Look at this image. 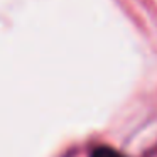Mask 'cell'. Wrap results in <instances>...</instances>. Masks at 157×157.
Instances as JSON below:
<instances>
[{
  "mask_svg": "<svg viewBox=\"0 0 157 157\" xmlns=\"http://www.w3.org/2000/svg\"><path fill=\"white\" fill-rule=\"evenodd\" d=\"M90 157H123V155L118 150L112 149V147H108V145H98L91 150Z\"/></svg>",
  "mask_w": 157,
  "mask_h": 157,
  "instance_id": "6da1fadb",
  "label": "cell"
}]
</instances>
